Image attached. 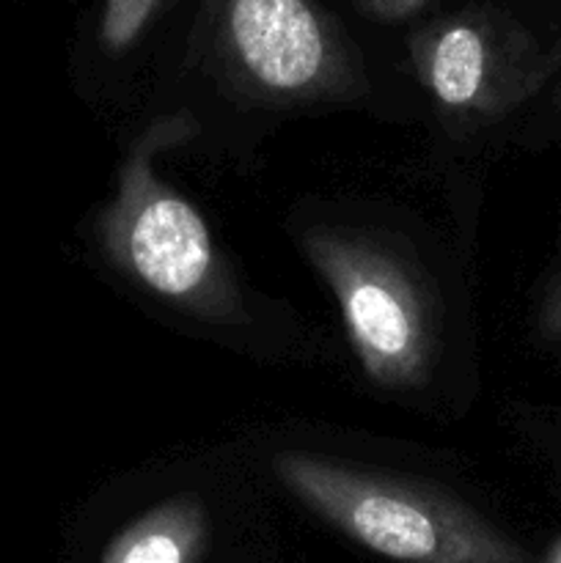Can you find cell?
Returning <instances> with one entry per match:
<instances>
[{
	"label": "cell",
	"instance_id": "3",
	"mask_svg": "<svg viewBox=\"0 0 561 563\" xmlns=\"http://www.w3.org/2000/svg\"><path fill=\"white\" fill-rule=\"evenodd\" d=\"M302 247L333 289L363 372L383 388L421 385L432 361V322L407 264L350 231H308Z\"/></svg>",
	"mask_w": 561,
	"mask_h": 563
},
{
	"label": "cell",
	"instance_id": "4",
	"mask_svg": "<svg viewBox=\"0 0 561 563\" xmlns=\"http://www.w3.org/2000/svg\"><path fill=\"white\" fill-rule=\"evenodd\" d=\"M231 58L264 91L322 93L341 71L339 47L314 0H220Z\"/></svg>",
	"mask_w": 561,
	"mask_h": 563
},
{
	"label": "cell",
	"instance_id": "2",
	"mask_svg": "<svg viewBox=\"0 0 561 563\" xmlns=\"http://www.w3.org/2000/svg\"><path fill=\"white\" fill-rule=\"evenodd\" d=\"M187 130L182 119L157 121L132 146L113 203L102 214V242L110 258L154 295L220 317L234 306V289L212 234L198 209L152 168L157 148L182 141Z\"/></svg>",
	"mask_w": 561,
	"mask_h": 563
},
{
	"label": "cell",
	"instance_id": "10",
	"mask_svg": "<svg viewBox=\"0 0 561 563\" xmlns=\"http://www.w3.org/2000/svg\"><path fill=\"white\" fill-rule=\"evenodd\" d=\"M559 108H561V93H559Z\"/></svg>",
	"mask_w": 561,
	"mask_h": 563
},
{
	"label": "cell",
	"instance_id": "6",
	"mask_svg": "<svg viewBox=\"0 0 561 563\" xmlns=\"http://www.w3.org/2000/svg\"><path fill=\"white\" fill-rule=\"evenodd\" d=\"M207 517L196 498H174L113 539L102 563H196Z\"/></svg>",
	"mask_w": 561,
	"mask_h": 563
},
{
	"label": "cell",
	"instance_id": "9",
	"mask_svg": "<svg viewBox=\"0 0 561 563\" xmlns=\"http://www.w3.org/2000/svg\"><path fill=\"white\" fill-rule=\"evenodd\" d=\"M421 3L424 0H372V9L385 16H402L410 14V11L418 9Z\"/></svg>",
	"mask_w": 561,
	"mask_h": 563
},
{
	"label": "cell",
	"instance_id": "1",
	"mask_svg": "<svg viewBox=\"0 0 561 563\" xmlns=\"http://www.w3.org/2000/svg\"><path fill=\"white\" fill-rule=\"evenodd\" d=\"M273 467L308 509L391 561L531 563L476 511L427 487L295 451L275 456Z\"/></svg>",
	"mask_w": 561,
	"mask_h": 563
},
{
	"label": "cell",
	"instance_id": "8",
	"mask_svg": "<svg viewBox=\"0 0 561 563\" xmlns=\"http://www.w3.org/2000/svg\"><path fill=\"white\" fill-rule=\"evenodd\" d=\"M539 330L548 341L561 344V273L550 280L539 306Z\"/></svg>",
	"mask_w": 561,
	"mask_h": 563
},
{
	"label": "cell",
	"instance_id": "7",
	"mask_svg": "<svg viewBox=\"0 0 561 563\" xmlns=\"http://www.w3.org/2000/svg\"><path fill=\"white\" fill-rule=\"evenodd\" d=\"M154 9H157V0H105L102 25H99L102 47L110 53L130 49L146 27Z\"/></svg>",
	"mask_w": 561,
	"mask_h": 563
},
{
	"label": "cell",
	"instance_id": "5",
	"mask_svg": "<svg viewBox=\"0 0 561 563\" xmlns=\"http://www.w3.org/2000/svg\"><path fill=\"white\" fill-rule=\"evenodd\" d=\"M424 86L449 110H501L520 102L548 77L550 66L522 42H501L479 16L438 22L418 38Z\"/></svg>",
	"mask_w": 561,
	"mask_h": 563
}]
</instances>
